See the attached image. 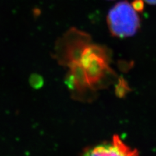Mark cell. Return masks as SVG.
<instances>
[{
    "label": "cell",
    "mask_w": 156,
    "mask_h": 156,
    "mask_svg": "<svg viewBox=\"0 0 156 156\" xmlns=\"http://www.w3.org/2000/svg\"><path fill=\"white\" fill-rule=\"evenodd\" d=\"M109 53L104 47L89 43L76 60L68 66L75 81L92 84L109 69Z\"/></svg>",
    "instance_id": "obj_1"
},
{
    "label": "cell",
    "mask_w": 156,
    "mask_h": 156,
    "mask_svg": "<svg viewBox=\"0 0 156 156\" xmlns=\"http://www.w3.org/2000/svg\"><path fill=\"white\" fill-rule=\"evenodd\" d=\"M107 22L113 37L126 38L133 36L140 26L139 14L128 1H121L109 11Z\"/></svg>",
    "instance_id": "obj_2"
},
{
    "label": "cell",
    "mask_w": 156,
    "mask_h": 156,
    "mask_svg": "<svg viewBox=\"0 0 156 156\" xmlns=\"http://www.w3.org/2000/svg\"><path fill=\"white\" fill-rule=\"evenodd\" d=\"M81 156H139L134 149L124 143L119 136H113L109 142L88 149Z\"/></svg>",
    "instance_id": "obj_3"
},
{
    "label": "cell",
    "mask_w": 156,
    "mask_h": 156,
    "mask_svg": "<svg viewBox=\"0 0 156 156\" xmlns=\"http://www.w3.org/2000/svg\"><path fill=\"white\" fill-rule=\"evenodd\" d=\"M131 4L136 12H142L143 11L144 7L143 0H134Z\"/></svg>",
    "instance_id": "obj_4"
},
{
    "label": "cell",
    "mask_w": 156,
    "mask_h": 156,
    "mask_svg": "<svg viewBox=\"0 0 156 156\" xmlns=\"http://www.w3.org/2000/svg\"><path fill=\"white\" fill-rule=\"evenodd\" d=\"M144 1L150 5H156V0H144Z\"/></svg>",
    "instance_id": "obj_5"
}]
</instances>
